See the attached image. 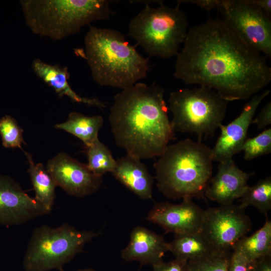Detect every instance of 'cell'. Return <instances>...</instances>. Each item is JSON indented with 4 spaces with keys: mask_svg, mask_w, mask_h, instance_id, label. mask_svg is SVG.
<instances>
[{
    "mask_svg": "<svg viewBox=\"0 0 271 271\" xmlns=\"http://www.w3.org/2000/svg\"><path fill=\"white\" fill-rule=\"evenodd\" d=\"M251 226L245 209L233 203L205 210L201 232L218 251L230 252Z\"/></svg>",
    "mask_w": 271,
    "mask_h": 271,
    "instance_id": "30bf717a",
    "label": "cell"
},
{
    "mask_svg": "<svg viewBox=\"0 0 271 271\" xmlns=\"http://www.w3.org/2000/svg\"><path fill=\"white\" fill-rule=\"evenodd\" d=\"M167 251L168 243L162 235L138 226L132 230L129 242L121 251V256L127 261H138L153 266L163 261Z\"/></svg>",
    "mask_w": 271,
    "mask_h": 271,
    "instance_id": "2e32d148",
    "label": "cell"
},
{
    "mask_svg": "<svg viewBox=\"0 0 271 271\" xmlns=\"http://www.w3.org/2000/svg\"><path fill=\"white\" fill-rule=\"evenodd\" d=\"M25 154L29 165L28 173L35 192V199L50 212L54 203L57 186L43 164H35L30 153L25 152Z\"/></svg>",
    "mask_w": 271,
    "mask_h": 271,
    "instance_id": "7402d4cb",
    "label": "cell"
},
{
    "mask_svg": "<svg viewBox=\"0 0 271 271\" xmlns=\"http://www.w3.org/2000/svg\"><path fill=\"white\" fill-rule=\"evenodd\" d=\"M174 76L211 88L229 101L247 100L271 81L266 57L240 40L220 19L190 28L176 56Z\"/></svg>",
    "mask_w": 271,
    "mask_h": 271,
    "instance_id": "6da1fadb",
    "label": "cell"
},
{
    "mask_svg": "<svg viewBox=\"0 0 271 271\" xmlns=\"http://www.w3.org/2000/svg\"><path fill=\"white\" fill-rule=\"evenodd\" d=\"M32 68L35 74L53 88L59 96L65 95L76 102L100 108L106 107L105 103L100 100L82 97L71 88L68 83L70 75L66 67H62L58 64H50L37 58L33 60Z\"/></svg>",
    "mask_w": 271,
    "mask_h": 271,
    "instance_id": "ac0fdd59",
    "label": "cell"
},
{
    "mask_svg": "<svg viewBox=\"0 0 271 271\" xmlns=\"http://www.w3.org/2000/svg\"><path fill=\"white\" fill-rule=\"evenodd\" d=\"M218 10L222 21L240 40L266 58L271 57V20L249 0H224Z\"/></svg>",
    "mask_w": 271,
    "mask_h": 271,
    "instance_id": "9c48e42d",
    "label": "cell"
},
{
    "mask_svg": "<svg viewBox=\"0 0 271 271\" xmlns=\"http://www.w3.org/2000/svg\"><path fill=\"white\" fill-rule=\"evenodd\" d=\"M84 44V58L98 84L122 90L146 77L149 59L141 55L120 32L90 26Z\"/></svg>",
    "mask_w": 271,
    "mask_h": 271,
    "instance_id": "3957f363",
    "label": "cell"
},
{
    "mask_svg": "<svg viewBox=\"0 0 271 271\" xmlns=\"http://www.w3.org/2000/svg\"><path fill=\"white\" fill-rule=\"evenodd\" d=\"M101 232L79 231L65 223L55 228L43 225L31 235L24 256L26 271L62 270L63 266L83 251L85 244Z\"/></svg>",
    "mask_w": 271,
    "mask_h": 271,
    "instance_id": "ba28073f",
    "label": "cell"
},
{
    "mask_svg": "<svg viewBox=\"0 0 271 271\" xmlns=\"http://www.w3.org/2000/svg\"><path fill=\"white\" fill-rule=\"evenodd\" d=\"M242 151L244 160L247 161L269 154L271 153V128L265 129L253 138H247Z\"/></svg>",
    "mask_w": 271,
    "mask_h": 271,
    "instance_id": "484cf974",
    "label": "cell"
},
{
    "mask_svg": "<svg viewBox=\"0 0 271 271\" xmlns=\"http://www.w3.org/2000/svg\"><path fill=\"white\" fill-rule=\"evenodd\" d=\"M232 251L239 252L251 261L271 256V221L266 218L263 225L249 236L241 238Z\"/></svg>",
    "mask_w": 271,
    "mask_h": 271,
    "instance_id": "44dd1931",
    "label": "cell"
},
{
    "mask_svg": "<svg viewBox=\"0 0 271 271\" xmlns=\"http://www.w3.org/2000/svg\"><path fill=\"white\" fill-rule=\"evenodd\" d=\"M180 3L174 8L151 7L148 3L130 21L128 35L149 57L168 59L176 56L189 30V22Z\"/></svg>",
    "mask_w": 271,
    "mask_h": 271,
    "instance_id": "8992f818",
    "label": "cell"
},
{
    "mask_svg": "<svg viewBox=\"0 0 271 271\" xmlns=\"http://www.w3.org/2000/svg\"><path fill=\"white\" fill-rule=\"evenodd\" d=\"M232 252H221L187 261V271H228Z\"/></svg>",
    "mask_w": 271,
    "mask_h": 271,
    "instance_id": "d4e9b609",
    "label": "cell"
},
{
    "mask_svg": "<svg viewBox=\"0 0 271 271\" xmlns=\"http://www.w3.org/2000/svg\"><path fill=\"white\" fill-rule=\"evenodd\" d=\"M103 124V119L101 115L86 116L72 112L66 121L56 124L55 127L76 137L87 147L99 139L98 132Z\"/></svg>",
    "mask_w": 271,
    "mask_h": 271,
    "instance_id": "ffe728a7",
    "label": "cell"
},
{
    "mask_svg": "<svg viewBox=\"0 0 271 271\" xmlns=\"http://www.w3.org/2000/svg\"><path fill=\"white\" fill-rule=\"evenodd\" d=\"M256 261H251L239 252L232 251L228 271H254Z\"/></svg>",
    "mask_w": 271,
    "mask_h": 271,
    "instance_id": "83f0119b",
    "label": "cell"
},
{
    "mask_svg": "<svg viewBox=\"0 0 271 271\" xmlns=\"http://www.w3.org/2000/svg\"><path fill=\"white\" fill-rule=\"evenodd\" d=\"M23 133V129L12 116L5 115L0 119V134L5 148L22 149V145L25 144Z\"/></svg>",
    "mask_w": 271,
    "mask_h": 271,
    "instance_id": "4316f807",
    "label": "cell"
},
{
    "mask_svg": "<svg viewBox=\"0 0 271 271\" xmlns=\"http://www.w3.org/2000/svg\"><path fill=\"white\" fill-rule=\"evenodd\" d=\"M26 23L40 37L59 40L79 32L91 23L110 18L107 0H22Z\"/></svg>",
    "mask_w": 271,
    "mask_h": 271,
    "instance_id": "5b68a950",
    "label": "cell"
},
{
    "mask_svg": "<svg viewBox=\"0 0 271 271\" xmlns=\"http://www.w3.org/2000/svg\"><path fill=\"white\" fill-rule=\"evenodd\" d=\"M211 148L186 139L168 145L154 164L159 191L172 199L204 198L212 178Z\"/></svg>",
    "mask_w": 271,
    "mask_h": 271,
    "instance_id": "277c9868",
    "label": "cell"
},
{
    "mask_svg": "<svg viewBox=\"0 0 271 271\" xmlns=\"http://www.w3.org/2000/svg\"><path fill=\"white\" fill-rule=\"evenodd\" d=\"M239 201L240 207H255L264 214L271 209V177L259 180L252 186H248Z\"/></svg>",
    "mask_w": 271,
    "mask_h": 271,
    "instance_id": "603a6c76",
    "label": "cell"
},
{
    "mask_svg": "<svg viewBox=\"0 0 271 271\" xmlns=\"http://www.w3.org/2000/svg\"><path fill=\"white\" fill-rule=\"evenodd\" d=\"M61 271H63V270H61ZM77 271H95L92 269H91V268H85V269H80L79 270H77Z\"/></svg>",
    "mask_w": 271,
    "mask_h": 271,
    "instance_id": "836d02e7",
    "label": "cell"
},
{
    "mask_svg": "<svg viewBox=\"0 0 271 271\" xmlns=\"http://www.w3.org/2000/svg\"><path fill=\"white\" fill-rule=\"evenodd\" d=\"M178 3H191L196 5L202 9L209 12L215 9H218L222 1L220 0H189L180 1Z\"/></svg>",
    "mask_w": 271,
    "mask_h": 271,
    "instance_id": "4dcf8cb0",
    "label": "cell"
},
{
    "mask_svg": "<svg viewBox=\"0 0 271 271\" xmlns=\"http://www.w3.org/2000/svg\"><path fill=\"white\" fill-rule=\"evenodd\" d=\"M168 251L175 258L187 261L222 252L218 251L201 232L175 235L173 241L168 243Z\"/></svg>",
    "mask_w": 271,
    "mask_h": 271,
    "instance_id": "d6986e66",
    "label": "cell"
},
{
    "mask_svg": "<svg viewBox=\"0 0 271 271\" xmlns=\"http://www.w3.org/2000/svg\"><path fill=\"white\" fill-rule=\"evenodd\" d=\"M254 271H271L270 256H267L257 260Z\"/></svg>",
    "mask_w": 271,
    "mask_h": 271,
    "instance_id": "d6a6232c",
    "label": "cell"
},
{
    "mask_svg": "<svg viewBox=\"0 0 271 271\" xmlns=\"http://www.w3.org/2000/svg\"><path fill=\"white\" fill-rule=\"evenodd\" d=\"M168 106L174 131L212 137L225 116L228 101L205 86L182 88L170 93Z\"/></svg>",
    "mask_w": 271,
    "mask_h": 271,
    "instance_id": "52a82bcc",
    "label": "cell"
},
{
    "mask_svg": "<svg viewBox=\"0 0 271 271\" xmlns=\"http://www.w3.org/2000/svg\"><path fill=\"white\" fill-rule=\"evenodd\" d=\"M165 89L142 82L116 94L109 121L116 145L140 159L160 157L174 138Z\"/></svg>",
    "mask_w": 271,
    "mask_h": 271,
    "instance_id": "7a4b0ae2",
    "label": "cell"
},
{
    "mask_svg": "<svg viewBox=\"0 0 271 271\" xmlns=\"http://www.w3.org/2000/svg\"><path fill=\"white\" fill-rule=\"evenodd\" d=\"M253 174L241 170L233 159L219 162L217 173L211 179L204 196L220 205L233 204L241 197Z\"/></svg>",
    "mask_w": 271,
    "mask_h": 271,
    "instance_id": "9a60e30c",
    "label": "cell"
},
{
    "mask_svg": "<svg viewBox=\"0 0 271 271\" xmlns=\"http://www.w3.org/2000/svg\"><path fill=\"white\" fill-rule=\"evenodd\" d=\"M88 163L87 166L95 176L102 177L107 172L114 170L115 160L109 148L99 139L86 147Z\"/></svg>",
    "mask_w": 271,
    "mask_h": 271,
    "instance_id": "cb8c5ba5",
    "label": "cell"
},
{
    "mask_svg": "<svg viewBox=\"0 0 271 271\" xmlns=\"http://www.w3.org/2000/svg\"><path fill=\"white\" fill-rule=\"evenodd\" d=\"M116 161L113 176L142 199L152 198L154 178L141 160L126 155Z\"/></svg>",
    "mask_w": 271,
    "mask_h": 271,
    "instance_id": "e0dca14e",
    "label": "cell"
},
{
    "mask_svg": "<svg viewBox=\"0 0 271 271\" xmlns=\"http://www.w3.org/2000/svg\"><path fill=\"white\" fill-rule=\"evenodd\" d=\"M205 210L191 198L179 204L169 202L155 203L147 219L161 227L167 233L175 235L201 232Z\"/></svg>",
    "mask_w": 271,
    "mask_h": 271,
    "instance_id": "7c38bea8",
    "label": "cell"
},
{
    "mask_svg": "<svg viewBox=\"0 0 271 271\" xmlns=\"http://www.w3.org/2000/svg\"><path fill=\"white\" fill-rule=\"evenodd\" d=\"M187 261L176 258L168 262L162 261L153 266V271H187Z\"/></svg>",
    "mask_w": 271,
    "mask_h": 271,
    "instance_id": "f1b7e54d",
    "label": "cell"
},
{
    "mask_svg": "<svg viewBox=\"0 0 271 271\" xmlns=\"http://www.w3.org/2000/svg\"><path fill=\"white\" fill-rule=\"evenodd\" d=\"M250 2L271 18L270 0H249Z\"/></svg>",
    "mask_w": 271,
    "mask_h": 271,
    "instance_id": "1f68e13d",
    "label": "cell"
},
{
    "mask_svg": "<svg viewBox=\"0 0 271 271\" xmlns=\"http://www.w3.org/2000/svg\"><path fill=\"white\" fill-rule=\"evenodd\" d=\"M269 92V90H266L259 95H254L245 104L236 118L227 125H220V136L211 149L213 162H221L232 159L235 154L242 152L256 109Z\"/></svg>",
    "mask_w": 271,
    "mask_h": 271,
    "instance_id": "5bb4252c",
    "label": "cell"
},
{
    "mask_svg": "<svg viewBox=\"0 0 271 271\" xmlns=\"http://www.w3.org/2000/svg\"><path fill=\"white\" fill-rule=\"evenodd\" d=\"M46 169L57 186L77 197H84L95 193L102 182V177L94 175L87 164L64 153H60L50 160Z\"/></svg>",
    "mask_w": 271,
    "mask_h": 271,
    "instance_id": "8fae6325",
    "label": "cell"
},
{
    "mask_svg": "<svg viewBox=\"0 0 271 271\" xmlns=\"http://www.w3.org/2000/svg\"><path fill=\"white\" fill-rule=\"evenodd\" d=\"M14 180L0 175V224L19 225L49 213Z\"/></svg>",
    "mask_w": 271,
    "mask_h": 271,
    "instance_id": "4fadbf2b",
    "label": "cell"
},
{
    "mask_svg": "<svg viewBox=\"0 0 271 271\" xmlns=\"http://www.w3.org/2000/svg\"><path fill=\"white\" fill-rule=\"evenodd\" d=\"M256 125L258 129L266 128L271 124V102L267 103L261 109L258 115L253 118L251 124Z\"/></svg>",
    "mask_w": 271,
    "mask_h": 271,
    "instance_id": "f546056e",
    "label": "cell"
}]
</instances>
